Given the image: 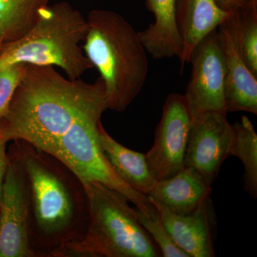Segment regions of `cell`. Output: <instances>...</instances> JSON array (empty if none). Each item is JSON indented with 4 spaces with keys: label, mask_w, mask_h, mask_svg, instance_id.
I'll return each mask as SVG.
<instances>
[{
    "label": "cell",
    "mask_w": 257,
    "mask_h": 257,
    "mask_svg": "<svg viewBox=\"0 0 257 257\" xmlns=\"http://www.w3.org/2000/svg\"><path fill=\"white\" fill-rule=\"evenodd\" d=\"M192 119L184 94L167 96L155 141L145 158L157 181L170 178L184 168V155Z\"/></svg>",
    "instance_id": "9c48e42d"
},
{
    "label": "cell",
    "mask_w": 257,
    "mask_h": 257,
    "mask_svg": "<svg viewBox=\"0 0 257 257\" xmlns=\"http://www.w3.org/2000/svg\"><path fill=\"white\" fill-rule=\"evenodd\" d=\"M83 51L105 86L107 108L121 112L141 92L147 78V52L138 32L119 13L94 10L87 19Z\"/></svg>",
    "instance_id": "3957f363"
},
{
    "label": "cell",
    "mask_w": 257,
    "mask_h": 257,
    "mask_svg": "<svg viewBox=\"0 0 257 257\" xmlns=\"http://www.w3.org/2000/svg\"><path fill=\"white\" fill-rule=\"evenodd\" d=\"M29 221L26 176L11 152L0 201V257H37L30 242Z\"/></svg>",
    "instance_id": "ba28073f"
},
{
    "label": "cell",
    "mask_w": 257,
    "mask_h": 257,
    "mask_svg": "<svg viewBox=\"0 0 257 257\" xmlns=\"http://www.w3.org/2000/svg\"><path fill=\"white\" fill-rule=\"evenodd\" d=\"M101 113L74 123L50 152L75 174L83 184L97 182L122 194L135 207L150 215L156 207L145 194L125 183L104 156L99 143Z\"/></svg>",
    "instance_id": "8992f818"
},
{
    "label": "cell",
    "mask_w": 257,
    "mask_h": 257,
    "mask_svg": "<svg viewBox=\"0 0 257 257\" xmlns=\"http://www.w3.org/2000/svg\"><path fill=\"white\" fill-rule=\"evenodd\" d=\"M226 115L220 113L204 115L193 122L189 130L184 167L197 171L210 187L223 162L229 157L234 130Z\"/></svg>",
    "instance_id": "30bf717a"
},
{
    "label": "cell",
    "mask_w": 257,
    "mask_h": 257,
    "mask_svg": "<svg viewBox=\"0 0 257 257\" xmlns=\"http://www.w3.org/2000/svg\"><path fill=\"white\" fill-rule=\"evenodd\" d=\"M108 109L105 86L65 78L52 66L27 64L6 113L0 142L23 140L50 153L78 120Z\"/></svg>",
    "instance_id": "6da1fadb"
},
{
    "label": "cell",
    "mask_w": 257,
    "mask_h": 257,
    "mask_svg": "<svg viewBox=\"0 0 257 257\" xmlns=\"http://www.w3.org/2000/svg\"><path fill=\"white\" fill-rule=\"evenodd\" d=\"M225 71L226 111L257 114V77L248 69L240 49L234 10L216 28Z\"/></svg>",
    "instance_id": "8fae6325"
},
{
    "label": "cell",
    "mask_w": 257,
    "mask_h": 257,
    "mask_svg": "<svg viewBox=\"0 0 257 257\" xmlns=\"http://www.w3.org/2000/svg\"><path fill=\"white\" fill-rule=\"evenodd\" d=\"M241 0H215L218 8L225 12H230L234 9L241 3Z\"/></svg>",
    "instance_id": "603a6c76"
},
{
    "label": "cell",
    "mask_w": 257,
    "mask_h": 257,
    "mask_svg": "<svg viewBox=\"0 0 257 257\" xmlns=\"http://www.w3.org/2000/svg\"><path fill=\"white\" fill-rule=\"evenodd\" d=\"M84 186L89 202L87 231L63 257L162 256L126 197L99 182Z\"/></svg>",
    "instance_id": "5b68a950"
},
{
    "label": "cell",
    "mask_w": 257,
    "mask_h": 257,
    "mask_svg": "<svg viewBox=\"0 0 257 257\" xmlns=\"http://www.w3.org/2000/svg\"><path fill=\"white\" fill-rule=\"evenodd\" d=\"M150 201L174 242L189 257L215 256L213 234L216 215L210 198L187 215H177L162 204Z\"/></svg>",
    "instance_id": "7c38bea8"
},
{
    "label": "cell",
    "mask_w": 257,
    "mask_h": 257,
    "mask_svg": "<svg viewBox=\"0 0 257 257\" xmlns=\"http://www.w3.org/2000/svg\"><path fill=\"white\" fill-rule=\"evenodd\" d=\"M155 22L139 32L147 53L155 60L177 57L182 52V40L176 20V0H145Z\"/></svg>",
    "instance_id": "9a60e30c"
},
{
    "label": "cell",
    "mask_w": 257,
    "mask_h": 257,
    "mask_svg": "<svg viewBox=\"0 0 257 257\" xmlns=\"http://www.w3.org/2000/svg\"><path fill=\"white\" fill-rule=\"evenodd\" d=\"M234 130L229 157L239 158L242 162L243 187L245 191L257 197V135L252 123L246 116L232 124Z\"/></svg>",
    "instance_id": "e0dca14e"
},
{
    "label": "cell",
    "mask_w": 257,
    "mask_h": 257,
    "mask_svg": "<svg viewBox=\"0 0 257 257\" xmlns=\"http://www.w3.org/2000/svg\"><path fill=\"white\" fill-rule=\"evenodd\" d=\"M26 67V64H15L0 69V118L8 110Z\"/></svg>",
    "instance_id": "44dd1931"
},
{
    "label": "cell",
    "mask_w": 257,
    "mask_h": 257,
    "mask_svg": "<svg viewBox=\"0 0 257 257\" xmlns=\"http://www.w3.org/2000/svg\"><path fill=\"white\" fill-rule=\"evenodd\" d=\"M3 44H4V42H3V40H2L1 38H0V50H1L2 47H3Z\"/></svg>",
    "instance_id": "cb8c5ba5"
},
{
    "label": "cell",
    "mask_w": 257,
    "mask_h": 257,
    "mask_svg": "<svg viewBox=\"0 0 257 257\" xmlns=\"http://www.w3.org/2000/svg\"><path fill=\"white\" fill-rule=\"evenodd\" d=\"M135 211L139 222L156 243L162 253V256L189 257L187 253L175 244L171 238L157 209L150 215H147L136 207L135 208Z\"/></svg>",
    "instance_id": "ffe728a7"
},
{
    "label": "cell",
    "mask_w": 257,
    "mask_h": 257,
    "mask_svg": "<svg viewBox=\"0 0 257 257\" xmlns=\"http://www.w3.org/2000/svg\"><path fill=\"white\" fill-rule=\"evenodd\" d=\"M99 143L114 172L130 187L147 195L157 180L147 165L145 154L130 150L117 143L101 125Z\"/></svg>",
    "instance_id": "2e32d148"
},
{
    "label": "cell",
    "mask_w": 257,
    "mask_h": 257,
    "mask_svg": "<svg viewBox=\"0 0 257 257\" xmlns=\"http://www.w3.org/2000/svg\"><path fill=\"white\" fill-rule=\"evenodd\" d=\"M233 10L243 59L257 77V0H241Z\"/></svg>",
    "instance_id": "d6986e66"
},
{
    "label": "cell",
    "mask_w": 257,
    "mask_h": 257,
    "mask_svg": "<svg viewBox=\"0 0 257 257\" xmlns=\"http://www.w3.org/2000/svg\"><path fill=\"white\" fill-rule=\"evenodd\" d=\"M5 142H0V201L3 194V184H4L5 175L9 165V155L6 152Z\"/></svg>",
    "instance_id": "7402d4cb"
},
{
    "label": "cell",
    "mask_w": 257,
    "mask_h": 257,
    "mask_svg": "<svg viewBox=\"0 0 257 257\" xmlns=\"http://www.w3.org/2000/svg\"><path fill=\"white\" fill-rule=\"evenodd\" d=\"M189 62L192 74L184 96L192 124L210 113L227 114L224 60L216 30L194 47Z\"/></svg>",
    "instance_id": "52a82bcc"
},
{
    "label": "cell",
    "mask_w": 257,
    "mask_h": 257,
    "mask_svg": "<svg viewBox=\"0 0 257 257\" xmlns=\"http://www.w3.org/2000/svg\"><path fill=\"white\" fill-rule=\"evenodd\" d=\"M211 192L210 186L197 171L184 167L170 178L157 181L147 196L173 214L187 215L197 210L210 198Z\"/></svg>",
    "instance_id": "4fadbf2b"
},
{
    "label": "cell",
    "mask_w": 257,
    "mask_h": 257,
    "mask_svg": "<svg viewBox=\"0 0 257 257\" xmlns=\"http://www.w3.org/2000/svg\"><path fill=\"white\" fill-rule=\"evenodd\" d=\"M87 28L82 13L68 3L47 5L25 35L3 44L0 69L15 64L56 66L69 79H79L93 68L81 45Z\"/></svg>",
    "instance_id": "277c9868"
},
{
    "label": "cell",
    "mask_w": 257,
    "mask_h": 257,
    "mask_svg": "<svg viewBox=\"0 0 257 257\" xmlns=\"http://www.w3.org/2000/svg\"><path fill=\"white\" fill-rule=\"evenodd\" d=\"M13 152L23 167L29 192V234L37 257H63L89 224L85 187L57 157L17 140Z\"/></svg>",
    "instance_id": "7a4b0ae2"
},
{
    "label": "cell",
    "mask_w": 257,
    "mask_h": 257,
    "mask_svg": "<svg viewBox=\"0 0 257 257\" xmlns=\"http://www.w3.org/2000/svg\"><path fill=\"white\" fill-rule=\"evenodd\" d=\"M49 0H0V38L13 41L25 35Z\"/></svg>",
    "instance_id": "ac0fdd59"
},
{
    "label": "cell",
    "mask_w": 257,
    "mask_h": 257,
    "mask_svg": "<svg viewBox=\"0 0 257 257\" xmlns=\"http://www.w3.org/2000/svg\"><path fill=\"white\" fill-rule=\"evenodd\" d=\"M176 20L182 40V52L179 60L182 69L189 63L194 47L216 30L230 12L218 8L215 0H176Z\"/></svg>",
    "instance_id": "5bb4252c"
}]
</instances>
